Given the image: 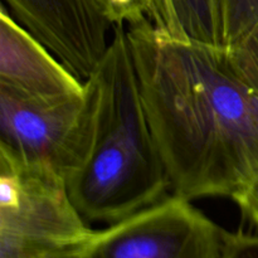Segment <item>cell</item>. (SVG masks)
Instances as JSON below:
<instances>
[{"instance_id":"cell-13","label":"cell","mask_w":258,"mask_h":258,"mask_svg":"<svg viewBox=\"0 0 258 258\" xmlns=\"http://www.w3.org/2000/svg\"><path fill=\"white\" fill-rule=\"evenodd\" d=\"M246 218L258 227V176L233 197Z\"/></svg>"},{"instance_id":"cell-5","label":"cell","mask_w":258,"mask_h":258,"mask_svg":"<svg viewBox=\"0 0 258 258\" xmlns=\"http://www.w3.org/2000/svg\"><path fill=\"white\" fill-rule=\"evenodd\" d=\"M86 113V91L60 98H24L0 91V151L48 166L66 179L80 154Z\"/></svg>"},{"instance_id":"cell-6","label":"cell","mask_w":258,"mask_h":258,"mask_svg":"<svg viewBox=\"0 0 258 258\" xmlns=\"http://www.w3.org/2000/svg\"><path fill=\"white\" fill-rule=\"evenodd\" d=\"M9 14L77 77L86 81L106 54L115 25L97 0H4Z\"/></svg>"},{"instance_id":"cell-3","label":"cell","mask_w":258,"mask_h":258,"mask_svg":"<svg viewBox=\"0 0 258 258\" xmlns=\"http://www.w3.org/2000/svg\"><path fill=\"white\" fill-rule=\"evenodd\" d=\"M95 232L73 203L64 176L0 151V258L82 251Z\"/></svg>"},{"instance_id":"cell-11","label":"cell","mask_w":258,"mask_h":258,"mask_svg":"<svg viewBox=\"0 0 258 258\" xmlns=\"http://www.w3.org/2000/svg\"><path fill=\"white\" fill-rule=\"evenodd\" d=\"M113 25H133L149 19L153 0H97Z\"/></svg>"},{"instance_id":"cell-8","label":"cell","mask_w":258,"mask_h":258,"mask_svg":"<svg viewBox=\"0 0 258 258\" xmlns=\"http://www.w3.org/2000/svg\"><path fill=\"white\" fill-rule=\"evenodd\" d=\"M149 20L171 38L222 47L219 0H153Z\"/></svg>"},{"instance_id":"cell-2","label":"cell","mask_w":258,"mask_h":258,"mask_svg":"<svg viewBox=\"0 0 258 258\" xmlns=\"http://www.w3.org/2000/svg\"><path fill=\"white\" fill-rule=\"evenodd\" d=\"M126 25L85 81L86 127L66 178L87 222L115 223L168 197L170 181L141 97Z\"/></svg>"},{"instance_id":"cell-14","label":"cell","mask_w":258,"mask_h":258,"mask_svg":"<svg viewBox=\"0 0 258 258\" xmlns=\"http://www.w3.org/2000/svg\"><path fill=\"white\" fill-rule=\"evenodd\" d=\"M48 258H82V254H81V251H76V252H70V253H64V254H58V256H53V257H48Z\"/></svg>"},{"instance_id":"cell-4","label":"cell","mask_w":258,"mask_h":258,"mask_svg":"<svg viewBox=\"0 0 258 258\" xmlns=\"http://www.w3.org/2000/svg\"><path fill=\"white\" fill-rule=\"evenodd\" d=\"M228 232L183 197L161 201L96 231L82 258H222Z\"/></svg>"},{"instance_id":"cell-1","label":"cell","mask_w":258,"mask_h":258,"mask_svg":"<svg viewBox=\"0 0 258 258\" xmlns=\"http://www.w3.org/2000/svg\"><path fill=\"white\" fill-rule=\"evenodd\" d=\"M141 97L171 193L233 199L258 176V93L227 48L128 25Z\"/></svg>"},{"instance_id":"cell-12","label":"cell","mask_w":258,"mask_h":258,"mask_svg":"<svg viewBox=\"0 0 258 258\" xmlns=\"http://www.w3.org/2000/svg\"><path fill=\"white\" fill-rule=\"evenodd\" d=\"M222 258H258V236L228 232Z\"/></svg>"},{"instance_id":"cell-9","label":"cell","mask_w":258,"mask_h":258,"mask_svg":"<svg viewBox=\"0 0 258 258\" xmlns=\"http://www.w3.org/2000/svg\"><path fill=\"white\" fill-rule=\"evenodd\" d=\"M221 42L231 48L258 29V0H219Z\"/></svg>"},{"instance_id":"cell-10","label":"cell","mask_w":258,"mask_h":258,"mask_svg":"<svg viewBox=\"0 0 258 258\" xmlns=\"http://www.w3.org/2000/svg\"><path fill=\"white\" fill-rule=\"evenodd\" d=\"M227 49L237 72L258 93V29Z\"/></svg>"},{"instance_id":"cell-7","label":"cell","mask_w":258,"mask_h":258,"mask_svg":"<svg viewBox=\"0 0 258 258\" xmlns=\"http://www.w3.org/2000/svg\"><path fill=\"white\" fill-rule=\"evenodd\" d=\"M0 91L24 98H60L83 95L86 86L2 8Z\"/></svg>"}]
</instances>
